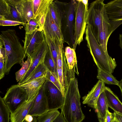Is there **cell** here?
Listing matches in <instances>:
<instances>
[{
	"mask_svg": "<svg viewBox=\"0 0 122 122\" xmlns=\"http://www.w3.org/2000/svg\"><path fill=\"white\" fill-rule=\"evenodd\" d=\"M48 110L47 100L43 85L36 97L28 114L38 117Z\"/></svg>",
	"mask_w": 122,
	"mask_h": 122,
	"instance_id": "5bb4252c",
	"label": "cell"
},
{
	"mask_svg": "<svg viewBox=\"0 0 122 122\" xmlns=\"http://www.w3.org/2000/svg\"><path fill=\"white\" fill-rule=\"evenodd\" d=\"M43 62L48 70L58 80L57 68L49 48L44 58Z\"/></svg>",
	"mask_w": 122,
	"mask_h": 122,
	"instance_id": "f546056e",
	"label": "cell"
},
{
	"mask_svg": "<svg viewBox=\"0 0 122 122\" xmlns=\"http://www.w3.org/2000/svg\"><path fill=\"white\" fill-rule=\"evenodd\" d=\"M113 113L115 118L119 122H122V115L115 112Z\"/></svg>",
	"mask_w": 122,
	"mask_h": 122,
	"instance_id": "60d3db41",
	"label": "cell"
},
{
	"mask_svg": "<svg viewBox=\"0 0 122 122\" xmlns=\"http://www.w3.org/2000/svg\"><path fill=\"white\" fill-rule=\"evenodd\" d=\"M60 113L58 110H48L38 117L37 122H53Z\"/></svg>",
	"mask_w": 122,
	"mask_h": 122,
	"instance_id": "4dcf8cb0",
	"label": "cell"
},
{
	"mask_svg": "<svg viewBox=\"0 0 122 122\" xmlns=\"http://www.w3.org/2000/svg\"><path fill=\"white\" fill-rule=\"evenodd\" d=\"M46 80L45 77L36 79L24 83L20 86L25 90L29 100L37 94Z\"/></svg>",
	"mask_w": 122,
	"mask_h": 122,
	"instance_id": "ffe728a7",
	"label": "cell"
},
{
	"mask_svg": "<svg viewBox=\"0 0 122 122\" xmlns=\"http://www.w3.org/2000/svg\"><path fill=\"white\" fill-rule=\"evenodd\" d=\"M49 50L48 46L45 40L41 44L38 46L30 54L31 62L28 70L22 79L18 84L20 85L41 62L43 61L45 56Z\"/></svg>",
	"mask_w": 122,
	"mask_h": 122,
	"instance_id": "7c38bea8",
	"label": "cell"
},
{
	"mask_svg": "<svg viewBox=\"0 0 122 122\" xmlns=\"http://www.w3.org/2000/svg\"><path fill=\"white\" fill-rule=\"evenodd\" d=\"M45 36L46 42L48 46L56 67L57 68V58L59 46L61 44L59 42L53 41L46 35H45Z\"/></svg>",
	"mask_w": 122,
	"mask_h": 122,
	"instance_id": "83f0119b",
	"label": "cell"
},
{
	"mask_svg": "<svg viewBox=\"0 0 122 122\" xmlns=\"http://www.w3.org/2000/svg\"><path fill=\"white\" fill-rule=\"evenodd\" d=\"M47 13L43 15L41 17L39 21L37 22L39 25V28L38 29L41 31L43 30V28Z\"/></svg>",
	"mask_w": 122,
	"mask_h": 122,
	"instance_id": "8d00e7d4",
	"label": "cell"
},
{
	"mask_svg": "<svg viewBox=\"0 0 122 122\" xmlns=\"http://www.w3.org/2000/svg\"><path fill=\"white\" fill-rule=\"evenodd\" d=\"M104 91L108 107L122 115V103L117 97L108 87L106 86Z\"/></svg>",
	"mask_w": 122,
	"mask_h": 122,
	"instance_id": "7402d4cb",
	"label": "cell"
},
{
	"mask_svg": "<svg viewBox=\"0 0 122 122\" xmlns=\"http://www.w3.org/2000/svg\"><path fill=\"white\" fill-rule=\"evenodd\" d=\"M37 119L36 117H33V120L31 122H37ZM22 122H28L26 121L25 119Z\"/></svg>",
	"mask_w": 122,
	"mask_h": 122,
	"instance_id": "ee69618b",
	"label": "cell"
},
{
	"mask_svg": "<svg viewBox=\"0 0 122 122\" xmlns=\"http://www.w3.org/2000/svg\"><path fill=\"white\" fill-rule=\"evenodd\" d=\"M16 10L25 24L33 18L32 0H14Z\"/></svg>",
	"mask_w": 122,
	"mask_h": 122,
	"instance_id": "9a60e30c",
	"label": "cell"
},
{
	"mask_svg": "<svg viewBox=\"0 0 122 122\" xmlns=\"http://www.w3.org/2000/svg\"><path fill=\"white\" fill-rule=\"evenodd\" d=\"M76 0H72L68 3L64 17L66 19V27L63 36L64 41L70 47L74 49V20L75 17V10L76 4Z\"/></svg>",
	"mask_w": 122,
	"mask_h": 122,
	"instance_id": "ba28073f",
	"label": "cell"
},
{
	"mask_svg": "<svg viewBox=\"0 0 122 122\" xmlns=\"http://www.w3.org/2000/svg\"><path fill=\"white\" fill-rule=\"evenodd\" d=\"M75 50L70 46L66 47L65 49V54L67 64L70 70H74L76 74L79 75L77 61Z\"/></svg>",
	"mask_w": 122,
	"mask_h": 122,
	"instance_id": "d4e9b609",
	"label": "cell"
},
{
	"mask_svg": "<svg viewBox=\"0 0 122 122\" xmlns=\"http://www.w3.org/2000/svg\"><path fill=\"white\" fill-rule=\"evenodd\" d=\"M0 42L3 44L5 49L4 71L5 74L8 75L15 64H21L26 56L25 52L14 29H8L1 31Z\"/></svg>",
	"mask_w": 122,
	"mask_h": 122,
	"instance_id": "6da1fadb",
	"label": "cell"
},
{
	"mask_svg": "<svg viewBox=\"0 0 122 122\" xmlns=\"http://www.w3.org/2000/svg\"><path fill=\"white\" fill-rule=\"evenodd\" d=\"M77 79H71L66 90L61 112L67 122H81L85 117L81 109Z\"/></svg>",
	"mask_w": 122,
	"mask_h": 122,
	"instance_id": "7a4b0ae2",
	"label": "cell"
},
{
	"mask_svg": "<svg viewBox=\"0 0 122 122\" xmlns=\"http://www.w3.org/2000/svg\"><path fill=\"white\" fill-rule=\"evenodd\" d=\"M85 33L87 46L98 68L112 74L117 66L115 59L104 50L88 25Z\"/></svg>",
	"mask_w": 122,
	"mask_h": 122,
	"instance_id": "3957f363",
	"label": "cell"
},
{
	"mask_svg": "<svg viewBox=\"0 0 122 122\" xmlns=\"http://www.w3.org/2000/svg\"><path fill=\"white\" fill-rule=\"evenodd\" d=\"M3 98L12 113L27 100L28 97L25 90L17 84L12 85L8 88Z\"/></svg>",
	"mask_w": 122,
	"mask_h": 122,
	"instance_id": "8992f818",
	"label": "cell"
},
{
	"mask_svg": "<svg viewBox=\"0 0 122 122\" xmlns=\"http://www.w3.org/2000/svg\"><path fill=\"white\" fill-rule=\"evenodd\" d=\"M45 77L46 80L50 81L54 84L62 94V89L58 80L48 70L46 72Z\"/></svg>",
	"mask_w": 122,
	"mask_h": 122,
	"instance_id": "e575fe53",
	"label": "cell"
},
{
	"mask_svg": "<svg viewBox=\"0 0 122 122\" xmlns=\"http://www.w3.org/2000/svg\"><path fill=\"white\" fill-rule=\"evenodd\" d=\"M53 122H67L62 112L60 113Z\"/></svg>",
	"mask_w": 122,
	"mask_h": 122,
	"instance_id": "ab89813d",
	"label": "cell"
},
{
	"mask_svg": "<svg viewBox=\"0 0 122 122\" xmlns=\"http://www.w3.org/2000/svg\"><path fill=\"white\" fill-rule=\"evenodd\" d=\"M33 117L28 114L26 117L25 119L28 122H31L33 120Z\"/></svg>",
	"mask_w": 122,
	"mask_h": 122,
	"instance_id": "b9f144b4",
	"label": "cell"
},
{
	"mask_svg": "<svg viewBox=\"0 0 122 122\" xmlns=\"http://www.w3.org/2000/svg\"><path fill=\"white\" fill-rule=\"evenodd\" d=\"M105 86L103 81L99 80L91 91L82 97V103L87 104L96 111L97 100L100 94L104 91Z\"/></svg>",
	"mask_w": 122,
	"mask_h": 122,
	"instance_id": "2e32d148",
	"label": "cell"
},
{
	"mask_svg": "<svg viewBox=\"0 0 122 122\" xmlns=\"http://www.w3.org/2000/svg\"><path fill=\"white\" fill-rule=\"evenodd\" d=\"M45 40L43 30L41 31L39 29L31 34L25 33L23 47L26 56H30L36 48Z\"/></svg>",
	"mask_w": 122,
	"mask_h": 122,
	"instance_id": "8fae6325",
	"label": "cell"
},
{
	"mask_svg": "<svg viewBox=\"0 0 122 122\" xmlns=\"http://www.w3.org/2000/svg\"><path fill=\"white\" fill-rule=\"evenodd\" d=\"M25 24L17 21L8 20H0V25L1 26H15L21 25L25 26Z\"/></svg>",
	"mask_w": 122,
	"mask_h": 122,
	"instance_id": "d590c367",
	"label": "cell"
},
{
	"mask_svg": "<svg viewBox=\"0 0 122 122\" xmlns=\"http://www.w3.org/2000/svg\"><path fill=\"white\" fill-rule=\"evenodd\" d=\"M0 79L4 76V69L5 66V48L2 47H0Z\"/></svg>",
	"mask_w": 122,
	"mask_h": 122,
	"instance_id": "d6a6232c",
	"label": "cell"
},
{
	"mask_svg": "<svg viewBox=\"0 0 122 122\" xmlns=\"http://www.w3.org/2000/svg\"><path fill=\"white\" fill-rule=\"evenodd\" d=\"M108 106L104 91L100 95L96 104V112L99 122H105Z\"/></svg>",
	"mask_w": 122,
	"mask_h": 122,
	"instance_id": "cb8c5ba5",
	"label": "cell"
},
{
	"mask_svg": "<svg viewBox=\"0 0 122 122\" xmlns=\"http://www.w3.org/2000/svg\"><path fill=\"white\" fill-rule=\"evenodd\" d=\"M115 118L114 113L110 112L108 110L106 113L105 122H112Z\"/></svg>",
	"mask_w": 122,
	"mask_h": 122,
	"instance_id": "74e56055",
	"label": "cell"
},
{
	"mask_svg": "<svg viewBox=\"0 0 122 122\" xmlns=\"http://www.w3.org/2000/svg\"><path fill=\"white\" fill-rule=\"evenodd\" d=\"M74 23V39L76 49L83 41L86 26V18L88 8H86L80 0H76Z\"/></svg>",
	"mask_w": 122,
	"mask_h": 122,
	"instance_id": "5b68a950",
	"label": "cell"
},
{
	"mask_svg": "<svg viewBox=\"0 0 122 122\" xmlns=\"http://www.w3.org/2000/svg\"><path fill=\"white\" fill-rule=\"evenodd\" d=\"M58 80L61 85L62 94L65 97V93L71 79L75 78V71L70 69L65 59L63 66L57 68Z\"/></svg>",
	"mask_w": 122,
	"mask_h": 122,
	"instance_id": "e0dca14e",
	"label": "cell"
},
{
	"mask_svg": "<svg viewBox=\"0 0 122 122\" xmlns=\"http://www.w3.org/2000/svg\"><path fill=\"white\" fill-rule=\"evenodd\" d=\"M38 93L29 100L24 102L13 112L10 113V122H22L24 120Z\"/></svg>",
	"mask_w": 122,
	"mask_h": 122,
	"instance_id": "ac0fdd59",
	"label": "cell"
},
{
	"mask_svg": "<svg viewBox=\"0 0 122 122\" xmlns=\"http://www.w3.org/2000/svg\"><path fill=\"white\" fill-rule=\"evenodd\" d=\"M25 26V33L31 34L38 29L37 28L39 27V25L37 22L32 19L26 23Z\"/></svg>",
	"mask_w": 122,
	"mask_h": 122,
	"instance_id": "836d02e7",
	"label": "cell"
},
{
	"mask_svg": "<svg viewBox=\"0 0 122 122\" xmlns=\"http://www.w3.org/2000/svg\"><path fill=\"white\" fill-rule=\"evenodd\" d=\"M48 70L43 61L40 63L30 74L23 84L36 79L45 77Z\"/></svg>",
	"mask_w": 122,
	"mask_h": 122,
	"instance_id": "484cf974",
	"label": "cell"
},
{
	"mask_svg": "<svg viewBox=\"0 0 122 122\" xmlns=\"http://www.w3.org/2000/svg\"><path fill=\"white\" fill-rule=\"evenodd\" d=\"M26 60L25 61L23 60L20 65L21 68L15 73L16 79L19 82L23 78L29 69L31 62V59L30 56H28Z\"/></svg>",
	"mask_w": 122,
	"mask_h": 122,
	"instance_id": "f1b7e54d",
	"label": "cell"
},
{
	"mask_svg": "<svg viewBox=\"0 0 122 122\" xmlns=\"http://www.w3.org/2000/svg\"><path fill=\"white\" fill-rule=\"evenodd\" d=\"M97 78L103 81L105 84L108 85H113L118 86L119 81L111 74L107 72L98 68Z\"/></svg>",
	"mask_w": 122,
	"mask_h": 122,
	"instance_id": "4316f807",
	"label": "cell"
},
{
	"mask_svg": "<svg viewBox=\"0 0 122 122\" xmlns=\"http://www.w3.org/2000/svg\"><path fill=\"white\" fill-rule=\"evenodd\" d=\"M108 19L113 21L122 20V0H114L105 4Z\"/></svg>",
	"mask_w": 122,
	"mask_h": 122,
	"instance_id": "d6986e66",
	"label": "cell"
},
{
	"mask_svg": "<svg viewBox=\"0 0 122 122\" xmlns=\"http://www.w3.org/2000/svg\"><path fill=\"white\" fill-rule=\"evenodd\" d=\"M104 0H97L92 2L88 8L86 18L88 25L98 43L99 36L101 25L108 17Z\"/></svg>",
	"mask_w": 122,
	"mask_h": 122,
	"instance_id": "277c9868",
	"label": "cell"
},
{
	"mask_svg": "<svg viewBox=\"0 0 122 122\" xmlns=\"http://www.w3.org/2000/svg\"><path fill=\"white\" fill-rule=\"evenodd\" d=\"M80 1L85 5L86 8H88V0H80Z\"/></svg>",
	"mask_w": 122,
	"mask_h": 122,
	"instance_id": "7bdbcfd3",
	"label": "cell"
},
{
	"mask_svg": "<svg viewBox=\"0 0 122 122\" xmlns=\"http://www.w3.org/2000/svg\"><path fill=\"white\" fill-rule=\"evenodd\" d=\"M10 113L3 100L0 97V122H9Z\"/></svg>",
	"mask_w": 122,
	"mask_h": 122,
	"instance_id": "1f68e13d",
	"label": "cell"
},
{
	"mask_svg": "<svg viewBox=\"0 0 122 122\" xmlns=\"http://www.w3.org/2000/svg\"><path fill=\"white\" fill-rule=\"evenodd\" d=\"M61 2L54 1L51 3L49 10L53 20L61 29L63 19L66 9L63 10L60 6Z\"/></svg>",
	"mask_w": 122,
	"mask_h": 122,
	"instance_id": "603a6c76",
	"label": "cell"
},
{
	"mask_svg": "<svg viewBox=\"0 0 122 122\" xmlns=\"http://www.w3.org/2000/svg\"><path fill=\"white\" fill-rule=\"evenodd\" d=\"M119 46L122 50V34H119ZM118 86L120 90L121 95L122 96V79L119 81Z\"/></svg>",
	"mask_w": 122,
	"mask_h": 122,
	"instance_id": "f35d334b",
	"label": "cell"
},
{
	"mask_svg": "<svg viewBox=\"0 0 122 122\" xmlns=\"http://www.w3.org/2000/svg\"><path fill=\"white\" fill-rule=\"evenodd\" d=\"M47 97L49 110L61 109L64 102L65 97L51 82L46 80L44 84Z\"/></svg>",
	"mask_w": 122,
	"mask_h": 122,
	"instance_id": "52a82bcc",
	"label": "cell"
},
{
	"mask_svg": "<svg viewBox=\"0 0 122 122\" xmlns=\"http://www.w3.org/2000/svg\"><path fill=\"white\" fill-rule=\"evenodd\" d=\"M53 0H32L33 19L37 22L44 14L47 13Z\"/></svg>",
	"mask_w": 122,
	"mask_h": 122,
	"instance_id": "44dd1931",
	"label": "cell"
},
{
	"mask_svg": "<svg viewBox=\"0 0 122 122\" xmlns=\"http://www.w3.org/2000/svg\"><path fill=\"white\" fill-rule=\"evenodd\" d=\"M122 24V20L113 21L110 20L108 17L103 20L99 31L98 43L105 52H108L107 43L110 36Z\"/></svg>",
	"mask_w": 122,
	"mask_h": 122,
	"instance_id": "30bf717a",
	"label": "cell"
},
{
	"mask_svg": "<svg viewBox=\"0 0 122 122\" xmlns=\"http://www.w3.org/2000/svg\"><path fill=\"white\" fill-rule=\"evenodd\" d=\"M43 30L45 35L52 41L59 42L64 47L65 41L62 30L53 19L49 9L46 18Z\"/></svg>",
	"mask_w": 122,
	"mask_h": 122,
	"instance_id": "9c48e42d",
	"label": "cell"
},
{
	"mask_svg": "<svg viewBox=\"0 0 122 122\" xmlns=\"http://www.w3.org/2000/svg\"><path fill=\"white\" fill-rule=\"evenodd\" d=\"M112 122H119L115 118L114 120L112 121Z\"/></svg>",
	"mask_w": 122,
	"mask_h": 122,
	"instance_id": "f6af8a7d",
	"label": "cell"
},
{
	"mask_svg": "<svg viewBox=\"0 0 122 122\" xmlns=\"http://www.w3.org/2000/svg\"><path fill=\"white\" fill-rule=\"evenodd\" d=\"M0 17L8 20L23 23L16 8L14 0H0Z\"/></svg>",
	"mask_w": 122,
	"mask_h": 122,
	"instance_id": "4fadbf2b",
	"label": "cell"
}]
</instances>
